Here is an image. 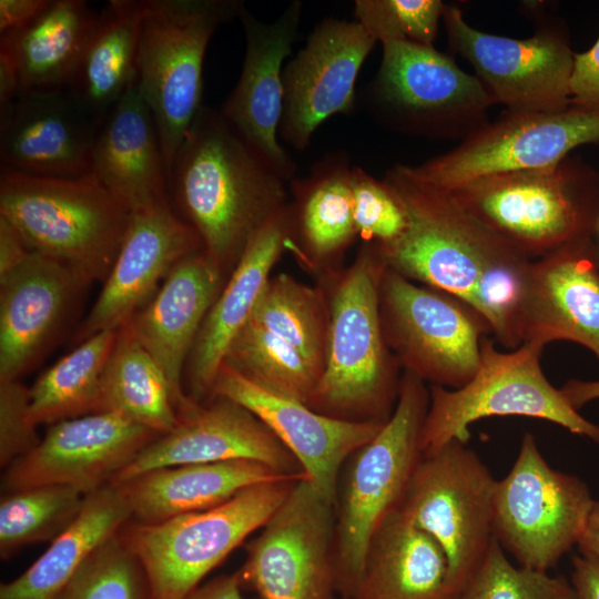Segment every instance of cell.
<instances>
[{
    "instance_id": "ee69618b",
    "label": "cell",
    "mask_w": 599,
    "mask_h": 599,
    "mask_svg": "<svg viewBox=\"0 0 599 599\" xmlns=\"http://www.w3.org/2000/svg\"><path fill=\"white\" fill-rule=\"evenodd\" d=\"M30 412V390L18 379L0 382V464L8 467L40 441Z\"/></svg>"
},
{
    "instance_id": "44dd1931",
    "label": "cell",
    "mask_w": 599,
    "mask_h": 599,
    "mask_svg": "<svg viewBox=\"0 0 599 599\" xmlns=\"http://www.w3.org/2000/svg\"><path fill=\"white\" fill-rule=\"evenodd\" d=\"M179 415L176 426L158 436L110 483H124L148 471L181 465L247 459L290 475L304 474L295 457L248 409L210 397Z\"/></svg>"
},
{
    "instance_id": "5bb4252c",
    "label": "cell",
    "mask_w": 599,
    "mask_h": 599,
    "mask_svg": "<svg viewBox=\"0 0 599 599\" xmlns=\"http://www.w3.org/2000/svg\"><path fill=\"white\" fill-rule=\"evenodd\" d=\"M441 19L450 50L471 64L495 103L510 111L570 106L575 52L562 23L544 22L532 37L514 39L473 28L455 4H445Z\"/></svg>"
},
{
    "instance_id": "ffe728a7",
    "label": "cell",
    "mask_w": 599,
    "mask_h": 599,
    "mask_svg": "<svg viewBox=\"0 0 599 599\" xmlns=\"http://www.w3.org/2000/svg\"><path fill=\"white\" fill-rule=\"evenodd\" d=\"M216 396L254 414L295 457L306 479L334 506L346 459L385 424L321 414L305 403L254 384L225 364L220 367L210 394Z\"/></svg>"
},
{
    "instance_id": "bcb514c9",
    "label": "cell",
    "mask_w": 599,
    "mask_h": 599,
    "mask_svg": "<svg viewBox=\"0 0 599 599\" xmlns=\"http://www.w3.org/2000/svg\"><path fill=\"white\" fill-rule=\"evenodd\" d=\"M50 0H0V35L17 31L35 19Z\"/></svg>"
},
{
    "instance_id": "60d3db41",
    "label": "cell",
    "mask_w": 599,
    "mask_h": 599,
    "mask_svg": "<svg viewBox=\"0 0 599 599\" xmlns=\"http://www.w3.org/2000/svg\"><path fill=\"white\" fill-rule=\"evenodd\" d=\"M457 599H576V593L561 576L515 567L494 538Z\"/></svg>"
},
{
    "instance_id": "ab89813d",
    "label": "cell",
    "mask_w": 599,
    "mask_h": 599,
    "mask_svg": "<svg viewBox=\"0 0 599 599\" xmlns=\"http://www.w3.org/2000/svg\"><path fill=\"white\" fill-rule=\"evenodd\" d=\"M53 599H154L148 577L119 534L99 547Z\"/></svg>"
},
{
    "instance_id": "f5cc1de1",
    "label": "cell",
    "mask_w": 599,
    "mask_h": 599,
    "mask_svg": "<svg viewBox=\"0 0 599 599\" xmlns=\"http://www.w3.org/2000/svg\"><path fill=\"white\" fill-rule=\"evenodd\" d=\"M560 392L568 403L578 410L585 404L599 398V380L570 379L560 388Z\"/></svg>"
},
{
    "instance_id": "ba28073f",
    "label": "cell",
    "mask_w": 599,
    "mask_h": 599,
    "mask_svg": "<svg viewBox=\"0 0 599 599\" xmlns=\"http://www.w3.org/2000/svg\"><path fill=\"white\" fill-rule=\"evenodd\" d=\"M303 477L250 486L215 507L119 531L140 561L154 599H183L251 534L261 529Z\"/></svg>"
},
{
    "instance_id": "f546056e",
    "label": "cell",
    "mask_w": 599,
    "mask_h": 599,
    "mask_svg": "<svg viewBox=\"0 0 599 599\" xmlns=\"http://www.w3.org/2000/svg\"><path fill=\"white\" fill-rule=\"evenodd\" d=\"M303 476L235 459L158 468L116 484L122 485L135 521L154 524L215 507L260 483Z\"/></svg>"
},
{
    "instance_id": "4dcf8cb0",
    "label": "cell",
    "mask_w": 599,
    "mask_h": 599,
    "mask_svg": "<svg viewBox=\"0 0 599 599\" xmlns=\"http://www.w3.org/2000/svg\"><path fill=\"white\" fill-rule=\"evenodd\" d=\"M345 151L325 154L304 177L292 179L287 248L312 266H327L356 240L351 173Z\"/></svg>"
},
{
    "instance_id": "8fae6325",
    "label": "cell",
    "mask_w": 599,
    "mask_h": 599,
    "mask_svg": "<svg viewBox=\"0 0 599 599\" xmlns=\"http://www.w3.org/2000/svg\"><path fill=\"white\" fill-rule=\"evenodd\" d=\"M496 483L473 449L453 440L423 454L398 505L440 546L458 595L495 538Z\"/></svg>"
},
{
    "instance_id": "1f68e13d",
    "label": "cell",
    "mask_w": 599,
    "mask_h": 599,
    "mask_svg": "<svg viewBox=\"0 0 599 599\" xmlns=\"http://www.w3.org/2000/svg\"><path fill=\"white\" fill-rule=\"evenodd\" d=\"M132 518L121 484L84 495L75 519L20 576L2 583L0 599H53L88 558Z\"/></svg>"
},
{
    "instance_id": "836d02e7",
    "label": "cell",
    "mask_w": 599,
    "mask_h": 599,
    "mask_svg": "<svg viewBox=\"0 0 599 599\" xmlns=\"http://www.w3.org/2000/svg\"><path fill=\"white\" fill-rule=\"evenodd\" d=\"M141 0H111L68 90L102 123L136 81Z\"/></svg>"
},
{
    "instance_id": "f907efd6",
    "label": "cell",
    "mask_w": 599,
    "mask_h": 599,
    "mask_svg": "<svg viewBox=\"0 0 599 599\" xmlns=\"http://www.w3.org/2000/svg\"><path fill=\"white\" fill-rule=\"evenodd\" d=\"M21 92L17 63L11 53L0 47V113L6 111Z\"/></svg>"
},
{
    "instance_id": "7bdbcfd3",
    "label": "cell",
    "mask_w": 599,
    "mask_h": 599,
    "mask_svg": "<svg viewBox=\"0 0 599 599\" xmlns=\"http://www.w3.org/2000/svg\"><path fill=\"white\" fill-rule=\"evenodd\" d=\"M351 185L357 235L380 247L396 243L408 227V215L395 192L357 165L352 167Z\"/></svg>"
},
{
    "instance_id": "7402d4cb",
    "label": "cell",
    "mask_w": 599,
    "mask_h": 599,
    "mask_svg": "<svg viewBox=\"0 0 599 599\" xmlns=\"http://www.w3.org/2000/svg\"><path fill=\"white\" fill-rule=\"evenodd\" d=\"M203 250L196 231L169 202L131 213L116 258L77 333L80 343L104 329H119L153 297L172 267Z\"/></svg>"
},
{
    "instance_id": "9a60e30c",
    "label": "cell",
    "mask_w": 599,
    "mask_h": 599,
    "mask_svg": "<svg viewBox=\"0 0 599 599\" xmlns=\"http://www.w3.org/2000/svg\"><path fill=\"white\" fill-rule=\"evenodd\" d=\"M240 572L262 599H333L334 504L306 477L297 480L248 544Z\"/></svg>"
},
{
    "instance_id": "f6af8a7d",
    "label": "cell",
    "mask_w": 599,
    "mask_h": 599,
    "mask_svg": "<svg viewBox=\"0 0 599 599\" xmlns=\"http://www.w3.org/2000/svg\"><path fill=\"white\" fill-rule=\"evenodd\" d=\"M570 105L599 113V37L587 51L575 52Z\"/></svg>"
},
{
    "instance_id": "b9f144b4",
    "label": "cell",
    "mask_w": 599,
    "mask_h": 599,
    "mask_svg": "<svg viewBox=\"0 0 599 599\" xmlns=\"http://www.w3.org/2000/svg\"><path fill=\"white\" fill-rule=\"evenodd\" d=\"M444 8L440 0H356L354 20L380 43L434 45Z\"/></svg>"
},
{
    "instance_id": "6da1fadb",
    "label": "cell",
    "mask_w": 599,
    "mask_h": 599,
    "mask_svg": "<svg viewBox=\"0 0 599 599\" xmlns=\"http://www.w3.org/2000/svg\"><path fill=\"white\" fill-rule=\"evenodd\" d=\"M383 180L408 215V227L393 245L378 246L387 267L404 277L465 302L488 323L494 341L521 345L519 314L531 261L483 227L447 193L418 177L406 164Z\"/></svg>"
},
{
    "instance_id": "277c9868",
    "label": "cell",
    "mask_w": 599,
    "mask_h": 599,
    "mask_svg": "<svg viewBox=\"0 0 599 599\" xmlns=\"http://www.w3.org/2000/svg\"><path fill=\"white\" fill-rule=\"evenodd\" d=\"M443 191L529 261L593 237L599 229V172L576 155L549 167L489 174Z\"/></svg>"
},
{
    "instance_id": "7a4b0ae2",
    "label": "cell",
    "mask_w": 599,
    "mask_h": 599,
    "mask_svg": "<svg viewBox=\"0 0 599 599\" xmlns=\"http://www.w3.org/2000/svg\"><path fill=\"white\" fill-rule=\"evenodd\" d=\"M169 191L223 272L234 268L254 234L288 204L285 181L206 105L175 155Z\"/></svg>"
},
{
    "instance_id": "4fadbf2b",
    "label": "cell",
    "mask_w": 599,
    "mask_h": 599,
    "mask_svg": "<svg viewBox=\"0 0 599 599\" xmlns=\"http://www.w3.org/2000/svg\"><path fill=\"white\" fill-rule=\"evenodd\" d=\"M592 502L587 485L550 467L527 433L496 483L494 537L520 567L548 572L577 545Z\"/></svg>"
},
{
    "instance_id": "9c48e42d",
    "label": "cell",
    "mask_w": 599,
    "mask_h": 599,
    "mask_svg": "<svg viewBox=\"0 0 599 599\" xmlns=\"http://www.w3.org/2000/svg\"><path fill=\"white\" fill-rule=\"evenodd\" d=\"M382 48L366 92L376 123L409 136L461 142L489 122L495 101L453 57L408 41H386Z\"/></svg>"
},
{
    "instance_id": "7c38bea8",
    "label": "cell",
    "mask_w": 599,
    "mask_h": 599,
    "mask_svg": "<svg viewBox=\"0 0 599 599\" xmlns=\"http://www.w3.org/2000/svg\"><path fill=\"white\" fill-rule=\"evenodd\" d=\"M385 342L404 370L434 386L460 388L480 364L491 329L471 306L451 294L385 268L379 284Z\"/></svg>"
},
{
    "instance_id": "5b68a950",
    "label": "cell",
    "mask_w": 599,
    "mask_h": 599,
    "mask_svg": "<svg viewBox=\"0 0 599 599\" xmlns=\"http://www.w3.org/2000/svg\"><path fill=\"white\" fill-rule=\"evenodd\" d=\"M0 216L32 253L65 265L85 284L108 276L131 213L91 173L58 179L1 167Z\"/></svg>"
},
{
    "instance_id": "db71d44e",
    "label": "cell",
    "mask_w": 599,
    "mask_h": 599,
    "mask_svg": "<svg viewBox=\"0 0 599 599\" xmlns=\"http://www.w3.org/2000/svg\"><path fill=\"white\" fill-rule=\"evenodd\" d=\"M598 231H599V229H598Z\"/></svg>"
},
{
    "instance_id": "681fc988",
    "label": "cell",
    "mask_w": 599,
    "mask_h": 599,
    "mask_svg": "<svg viewBox=\"0 0 599 599\" xmlns=\"http://www.w3.org/2000/svg\"><path fill=\"white\" fill-rule=\"evenodd\" d=\"M241 572L225 575L199 586L183 599H245Z\"/></svg>"
},
{
    "instance_id": "603a6c76",
    "label": "cell",
    "mask_w": 599,
    "mask_h": 599,
    "mask_svg": "<svg viewBox=\"0 0 599 599\" xmlns=\"http://www.w3.org/2000/svg\"><path fill=\"white\" fill-rule=\"evenodd\" d=\"M0 120L1 167L41 177L90 174L101 123L68 89L20 92Z\"/></svg>"
},
{
    "instance_id": "2e32d148",
    "label": "cell",
    "mask_w": 599,
    "mask_h": 599,
    "mask_svg": "<svg viewBox=\"0 0 599 599\" xmlns=\"http://www.w3.org/2000/svg\"><path fill=\"white\" fill-rule=\"evenodd\" d=\"M588 143H599V113L571 105L555 112L505 110L455 149L412 167L425 182L449 190L489 174L552 166Z\"/></svg>"
},
{
    "instance_id": "cb8c5ba5",
    "label": "cell",
    "mask_w": 599,
    "mask_h": 599,
    "mask_svg": "<svg viewBox=\"0 0 599 599\" xmlns=\"http://www.w3.org/2000/svg\"><path fill=\"white\" fill-rule=\"evenodd\" d=\"M522 343L571 341L599 359V253L582 238L531 261L519 314Z\"/></svg>"
},
{
    "instance_id": "e575fe53",
    "label": "cell",
    "mask_w": 599,
    "mask_h": 599,
    "mask_svg": "<svg viewBox=\"0 0 599 599\" xmlns=\"http://www.w3.org/2000/svg\"><path fill=\"white\" fill-rule=\"evenodd\" d=\"M98 412L121 414L159 435L179 422L169 382L130 323L118 331L101 379Z\"/></svg>"
},
{
    "instance_id": "d590c367",
    "label": "cell",
    "mask_w": 599,
    "mask_h": 599,
    "mask_svg": "<svg viewBox=\"0 0 599 599\" xmlns=\"http://www.w3.org/2000/svg\"><path fill=\"white\" fill-rule=\"evenodd\" d=\"M118 331L91 335L38 377L29 388L37 425L97 413L102 375Z\"/></svg>"
},
{
    "instance_id": "e0dca14e",
    "label": "cell",
    "mask_w": 599,
    "mask_h": 599,
    "mask_svg": "<svg viewBox=\"0 0 599 599\" xmlns=\"http://www.w3.org/2000/svg\"><path fill=\"white\" fill-rule=\"evenodd\" d=\"M158 433L114 412H98L50 425L44 437L2 476L7 493L44 485L83 495L109 484Z\"/></svg>"
},
{
    "instance_id": "484cf974",
    "label": "cell",
    "mask_w": 599,
    "mask_h": 599,
    "mask_svg": "<svg viewBox=\"0 0 599 599\" xmlns=\"http://www.w3.org/2000/svg\"><path fill=\"white\" fill-rule=\"evenodd\" d=\"M83 284L72 270L37 253L0 278V382L18 379L31 366Z\"/></svg>"
},
{
    "instance_id": "4316f807",
    "label": "cell",
    "mask_w": 599,
    "mask_h": 599,
    "mask_svg": "<svg viewBox=\"0 0 599 599\" xmlns=\"http://www.w3.org/2000/svg\"><path fill=\"white\" fill-rule=\"evenodd\" d=\"M90 173L130 213L169 202L160 136L135 83L101 123Z\"/></svg>"
},
{
    "instance_id": "8992f818",
    "label": "cell",
    "mask_w": 599,
    "mask_h": 599,
    "mask_svg": "<svg viewBox=\"0 0 599 599\" xmlns=\"http://www.w3.org/2000/svg\"><path fill=\"white\" fill-rule=\"evenodd\" d=\"M428 406L425 382L404 370L390 417L343 465L335 500V568L337 586L349 597L375 529L398 507L423 456L420 435Z\"/></svg>"
},
{
    "instance_id": "d6a6232c",
    "label": "cell",
    "mask_w": 599,
    "mask_h": 599,
    "mask_svg": "<svg viewBox=\"0 0 599 599\" xmlns=\"http://www.w3.org/2000/svg\"><path fill=\"white\" fill-rule=\"evenodd\" d=\"M98 18L83 0H50L26 27L1 35L0 47L17 63L21 92L68 89Z\"/></svg>"
},
{
    "instance_id": "f1b7e54d",
    "label": "cell",
    "mask_w": 599,
    "mask_h": 599,
    "mask_svg": "<svg viewBox=\"0 0 599 599\" xmlns=\"http://www.w3.org/2000/svg\"><path fill=\"white\" fill-rule=\"evenodd\" d=\"M440 546L396 507L375 529L352 599H457Z\"/></svg>"
},
{
    "instance_id": "f35d334b",
    "label": "cell",
    "mask_w": 599,
    "mask_h": 599,
    "mask_svg": "<svg viewBox=\"0 0 599 599\" xmlns=\"http://www.w3.org/2000/svg\"><path fill=\"white\" fill-rule=\"evenodd\" d=\"M84 495L62 485L11 491L0 501V556L7 559L21 547L52 541L78 516Z\"/></svg>"
},
{
    "instance_id": "816d5d0a",
    "label": "cell",
    "mask_w": 599,
    "mask_h": 599,
    "mask_svg": "<svg viewBox=\"0 0 599 599\" xmlns=\"http://www.w3.org/2000/svg\"><path fill=\"white\" fill-rule=\"evenodd\" d=\"M577 546L581 557L599 565V500L588 511Z\"/></svg>"
},
{
    "instance_id": "30bf717a",
    "label": "cell",
    "mask_w": 599,
    "mask_h": 599,
    "mask_svg": "<svg viewBox=\"0 0 599 599\" xmlns=\"http://www.w3.org/2000/svg\"><path fill=\"white\" fill-rule=\"evenodd\" d=\"M495 344L483 338L478 370L466 385L430 388L420 435L423 454L453 440L467 444L469 426L491 416L545 419L599 444V426L582 417L546 378L540 365L544 346L522 343L500 352Z\"/></svg>"
},
{
    "instance_id": "ac0fdd59",
    "label": "cell",
    "mask_w": 599,
    "mask_h": 599,
    "mask_svg": "<svg viewBox=\"0 0 599 599\" xmlns=\"http://www.w3.org/2000/svg\"><path fill=\"white\" fill-rule=\"evenodd\" d=\"M376 42L355 20L326 18L315 26L283 69L284 142L304 151L323 122L354 110L356 79Z\"/></svg>"
},
{
    "instance_id": "7dc6e473",
    "label": "cell",
    "mask_w": 599,
    "mask_h": 599,
    "mask_svg": "<svg viewBox=\"0 0 599 599\" xmlns=\"http://www.w3.org/2000/svg\"><path fill=\"white\" fill-rule=\"evenodd\" d=\"M31 253L14 226L0 216V278L18 268Z\"/></svg>"
},
{
    "instance_id": "d4e9b609",
    "label": "cell",
    "mask_w": 599,
    "mask_h": 599,
    "mask_svg": "<svg viewBox=\"0 0 599 599\" xmlns=\"http://www.w3.org/2000/svg\"><path fill=\"white\" fill-rule=\"evenodd\" d=\"M222 287L221 267L204 250L196 251L172 267L153 297L129 322L162 368L177 415L197 403L183 392L182 372Z\"/></svg>"
},
{
    "instance_id": "52a82bcc",
    "label": "cell",
    "mask_w": 599,
    "mask_h": 599,
    "mask_svg": "<svg viewBox=\"0 0 599 599\" xmlns=\"http://www.w3.org/2000/svg\"><path fill=\"white\" fill-rule=\"evenodd\" d=\"M243 6L238 0H141L135 85L153 115L167 181L203 106V61L210 40Z\"/></svg>"
},
{
    "instance_id": "83f0119b",
    "label": "cell",
    "mask_w": 599,
    "mask_h": 599,
    "mask_svg": "<svg viewBox=\"0 0 599 599\" xmlns=\"http://www.w3.org/2000/svg\"><path fill=\"white\" fill-rule=\"evenodd\" d=\"M287 237L288 204L250 240L201 326L187 359L193 400L210 396L232 341L248 322L273 266L287 248Z\"/></svg>"
},
{
    "instance_id": "3957f363",
    "label": "cell",
    "mask_w": 599,
    "mask_h": 599,
    "mask_svg": "<svg viewBox=\"0 0 599 599\" xmlns=\"http://www.w3.org/2000/svg\"><path fill=\"white\" fill-rule=\"evenodd\" d=\"M385 268L378 246L365 243L333 282L324 366L307 404L321 414L386 423L395 408L400 366L385 342L379 315Z\"/></svg>"
},
{
    "instance_id": "8d00e7d4",
    "label": "cell",
    "mask_w": 599,
    "mask_h": 599,
    "mask_svg": "<svg viewBox=\"0 0 599 599\" xmlns=\"http://www.w3.org/2000/svg\"><path fill=\"white\" fill-rule=\"evenodd\" d=\"M326 298L322 291L277 274L267 281L248 322L293 346L322 375L329 322Z\"/></svg>"
},
{
    "instance_id": "c3c4849f",
    "label": "cell",
    "mask_w": 599,
    "mask_h": 599,
    "mask_svg": "<svg viewBox=\"0 0 599 599\" xmlns=\"http://www.w3.org/2000/svg\"><path fill=\"white\" fill-rule=\"evenodd\" d=\"M572 566L571 586L576 599H599V565L576 556Z\"/></svg>"
},
{
    "instance_id": "d6986e66",
    "label": "cell",
    "mask_w": 599,
    "mask_h": 599,
    "mask_svg": "<svg viewBox=\"0 0 599 599\" xmlns=\"http://www.w3.org/2000/svg\"><path fill=\"white\" fill-rule=\"evenodd\" d=\"M303 3L292 1L273 21H262L245 6L238 12L245 54L234 89L220 112L248 146L285 182L296 163L278 142L283 115V62L291 54Z\"/></svg>"
},
{
    "instance_id": "74e56055",
    "label": "cell",
    "mask_w": 599,
    "mask_h": 599,
    "mask_svg": "<svg viewBox=\"0 0 599 599\" xmlns=\"http://www.w3.org/2000/svg\"><path fill=\"white\" fill-rule=\"evenodd\" d=\"M223 364L274 394L305 404L321 378L298 351L251 322L232 341Z\"/></svg>"
}]
</instances>
